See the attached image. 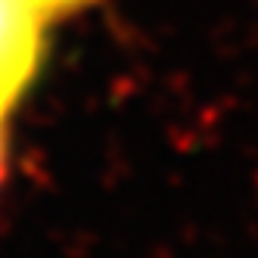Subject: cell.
<instances>
[{
	"mask_svg": "<svg viewBox=\"0 0 258 258\" xmlns=\"http://www.w3.org/2000/svg\"><path fill=\"white\" fill-rule=\"evenodd\" d=\"M28 7H34L44 19H53V16H66V13H75L87 4H94V0H25Z\"/></svg>",
	"mask_w": 258,
	"mask_h": 258,
	"instance_id": "7a4b0ae2",
	"label": "cell"
},
{
	"mask_svg": "<svg viewBox=\"0 0 258 258\" xmlns=\"http://www.w3.org/2000/svg\"><path fill=\"white\" fill-rule=\"evenodd\" d=\"M0 159H4V115H0Z\"/></svg>",
	"mask_w": 258,
	"mask_h": 258,
	"instance_id": "3957f363",
	"label": "cell"
},
{
	"mask_svg": "<svg viewBox=\"0 0 258 258\" xmlns=\"http://www.w3.org/2000/svg\"><path fill=\"white\" fill-rule=\"evenodd\" d=\"M47 19L25 0H0V115L31 87L44 56Z\"/></svg>",
	"mask_w": 258,
	"mask_h": 258,
	"instance_id": "6da1fadb",
	"label": "cell"
}]
</instances>
